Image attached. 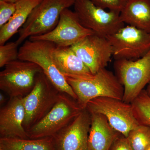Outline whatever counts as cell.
Here are the masks:
<instances>
[{
  "instance_id": "cell-14",
  "label": "cell",
  "mask_w": 150,
  "mask_h": 150,
  "mask_svg": "<svg viewBox=\"0 0 150 150\" xmlns=\"http://www.w3.org/2000/svg\"><path fill=\"white\" fill-rule=\"evenodd\" d=\"M24 97L10 98L0 110V138L29 139L23 127Z\"/></svg>"
},
{
  "instance_id": "cell-15",
  "label": "cell",
  "mask_w": 150,
  "mask_h": 150,
  "mask_svg": "<svg viewBox=\"0 0 150 150\" xmlns=\"http://www.w3.org/2000/svg\"><path fill=\"white\" fill-rule=\"evenodd\" d=\"M88 150H109L121 133L110 126L106 117L100 113H91Z\"/></svg>"
},
{
  "instance_id": "cell-8",
  "label": "cell",
  "mask_w": 150,
  "mask_h": 150,
  "mask_svg": "<svg viewBox=\"0 0 150 150\" xmlns=\"http://www.w3.org/2000/svg\"><path fill=\"white\" fill-rule=\"evenodd\" d=\"M74 6L81 24L97 35L106 37L124 26L120 13L106 11L90 0H74Z\"/></svg>"
},
{
  "instance_id": "cell-4",
  "label": "cell",
  "mask_w": 150,
  "mask_h": 150,
  "mask_svg": "<svg viewBox=\"0 0 150 150\" xmlns=\"http://www.w3.org/2000/svg\"><path fill=\"white\" fill-rule=\"evenodd\" d=\"M74 4V0H42L20 30L16 43L20 45L28 38L53 30L59 23L62 12Z\"/></svg>"
},
{
  "instance_id": "cell-24",
  "label": "cell",
  "mask_w": 150,
  "mask_h": 150,
  "mask_svg": "<svg viewBox=\"0 0 150 150\" xmlns=\"http://www.w3.org/2000/svg\"><path fill=\"white\" fill-rule=\"evenodd\" d=\"M16 10V4L0 1V28L8 22Z\"/></svg>"
},
{
  "instance_id": "cell-26",
  "label": "cell",
  "mask_w": 150,
  "mask_h": 150,
  "mask_svg": "<svg viewBox=\"0 0 150 150\" xmlns=\"http://www.w3.org/2000/svg\"><path fill=\"white\" fill-rule=\"evenodd\" d=\"M6 101V98L4 94L1 93H0V104L1 105L4 104Z\"/></svg>"
},
{
  "instance_id": "cell-2",
  "label": "cell",
  "mask_w": 150,
  "mask_h": 150,
  "mask_svg": "<svg viewBox=\"0 0 150 150\" xmlns=\"http://www.w3.org/2000/svg\"><path fill=\"white\" fill-rule=\"evenodd\" d=\"M56 46L49 41L25 40L19 49L18 59L37 64L60 92L67 93L77 100L76 95L53 60L52 53Z\"/></svg>"
},
{
  "instance_id": "cell-11",
  "label": "cell",
  "mask_w": 150,
  "mask_h": 150,
  "mask_svg": "<svg viewBox=\"0 0 150 150\" xmlns=\"http://www.w3.org/2000/svg\"><path fill=\"white\" fill-rule=\"evenodd\" d=\"M94 33L83 27L74 11L69 8L61 13L58 24L53 30L43 35L31 36V40L49 41L60 46H71Z\"/></svg>"
},
{
  "instance_id": "cell-20",
  "label": "cell",
  "mask_w": 150,
  "mask_h": 150,
  "mask_svg": "<svg viewBox=\"0 0 150 150\" xmlns=\"http://www.w3.org/2000/svg\"><path fill=\"white\" fill-rule=\"evenodd\" d=\"M131 104L139 125L150 126V97L146 90H143Z\"/></svg>"
},
{
  "instance_id": "cell-27",
  "label": "cell",
  "mask_w": 150,
  "mask_h": 150,
  "mask_svg": "<svg viewBox=\"0 0 150 150\" xmlns=\"http://www.w3.org/2000/svg\"><path fill=\"white\" fill-rule=\"evenodd\" d=\"M21 0H0V1L5 2L11 3V4H16Z\"/></svg>"
},
{
  "instance_id": "cell-23",
  "label": "cell",
  "mask_w": 150,
  "mask_h": 150,
  "mask_svg": "<svg viewBox=\"0 0 150 150\" xmlns=\"http://www.w3.org/2000/svg\"><path fill=\"white\" fill-rule=\"evenodd\" d=\"M97 6L120 13L129 0H90Z\"/></svg>"
},
{
  "instance_id": "cell-12",
  "label": "cell",
  "mask_w": 150,
  "mask_h": 150,
  "mask_svg": "<svg viewBox=\"0 0 150 150\" xmlns=\"http://www.w3.org/2000/svg\"><path fill=\"white\" fill-rule=\"evenodd\" d=\"M71 47L93 74L105 68L112 56V46L107 38L95 33Z\"/></svg>"
},
{
  "instance_id": "cell-16",
  "label": "cell",
  "mask_w": 150,
  "mask_h": 150,
  "mask_svg": "<svg viewBox=\"0 0 150 150\" xmlns=\"http://www.w3.org/2000/svg\"><path fill=\"white\" fill-rule=\"evenodd\" d=\"M52 58L57 69L64 76L92 74L71 46H56L52 53Z\"/></svg>"
},
{
  "instance_id": "cell-6",
  "label": "cell",
  "mask_w": 150,
  "mask_h": 150,
  "mask_svg": "<svg viewBox=\"0 0 150 150\" xmlns=\"http://www.w3.org/2000/svg\"><path fill=\"white\" fill-rule=\"evenodd\" d=\"M114 68L115 76L124 88L122 100L131 103L150 83V51L135 61L115 60Z\"/></svg>"
},
{
  "instance_id": "cell-29",
  "label": "cell",
  "mask_w": 150,
  "mask_h": 150,
  "mask_svg": "<svg viewBox=\"0 0 150 150\" xmlns=\"http://www.w3.org/2000/svg\"><path fill=\"white\" fill-rule=\"evenodd\" d=\"M145 150H150V146H149V147Z\"/></svg>"
},
{
  "instance_id": "cell-7",
  "label": "cell",
  "mask_w": 150,
  "mask_h": 150,
  "mask_svg": "<svg viewBox=\"0 0 150 150\" xmlns=\"http://www.w3.org/2000/svg\"><path fill=\"white\" fill-rule=\"evenodd\" d=\"M4 67L0 72V89L10 98L27 95L34 87L36 76L42 71L37 64L19 59Z\"/></svg>"
},
{
  "instance_id": "cell-5",
  "label": "cell",
  "mask_w": 150,
  "mask_h": 150,
  "mask_svg": "<svg viewBox=\"0 0 150 150\" xmlns=\"http://www.w3.org/2000/svg\"><path fill=\"white\" fill-rule=\"evenodd\" d=\"M60 93L43 71L38 74L34 87L24 97L25 117L23 127L25 131L47 115L57 102Z\"/></svg>"
},
{
  "instance_id": "cell-28",
  "label": "cell",
  "mask_w": 150,
  "mask_h": 150,
  "mask_svg": "<svg viewBox=\"0 0 150 150\" xmlns=\"http://www.w3.org/2000/svg\"><path fill=\"white\" fill-rule=\"evenodd\" d=\"M146 91L147 92L148 94L149 95V96L150 97V83L149 85L148 86Z\"/></svg>"
},
{
  "instance_id": "cell-3",
  "label": "cell",
  "mask_w": 150,
  "mask_h": 150,
  "mask_svg": "<svg viewBox=\"0 0 150 150\" xmlns=\"http://www.w3.org/2000/svg\"><path fill=\"white\" fill-rule=\"evenodd\" d=\"M76 100L60 92L57 102L47 115L27 131L30 139L53 137L83 110Z\"/></svg>"
},
{
  "instance_id": "cell-25",
  "label": "cell",
  "mask_w": 150,
  "mask_h": 150,
  "mask_svg": "<svg viewBox=\"0 0 150 150\" xmlns=\"http://www.w3.org/2000/svg\"><path fill=\"white\" fill-rule=\"evenodd\" d=\"M109 150H133L126 137L121 134L115 140Z\"/></svg>"
},
{
  "instance_id": "cell-10",
  "label": "cell",
  "mask_w": 150,
  "mask_h": 150,
  "mask_svg": "<svg viewBox=\"0 0 150 150\" xmlns=\"http://www.w3.org/2000/svg\"><path fill=\"white\" fill-rule=\"evenodd\" d=\"M115 60L138 59L150 51V33L131 25L121 28L106 37Z\"/></svg>"
},
{
  "instance_id": "cell-17",
  "label": "cell",
  "mask_w": 150,
  "mask_h": 150,
  "mask_svg": "<svg viewBox=\"0 0 150 150\" xmlns=\"http://www.w3.org/2000/svg\"><path fill=\"white\" fill-rule=\"evenodd\" d=\"M120 15L124 23L150 33V0H129Z\"/></svg>"
},
{
  "instance_id": "cell-9",
  "label": "cell",
  "mask_w": 150,
  "mask_h": 150,
  "mask_svg": "<svg viewBox=\"0 0 150 150\" xmlns=\"http://www.w3.org/2000/svg\"><path fill=\"white\" fill-rule=\"evenodd\" d=\"M86 108L90 113L104 115L110 126L126 138L129 132L139 125L131 103L121 100L100 97L90 100Z\"/></svg>"
},
{
  "instance_id": "cell-22",
  "label": "cell",
  "mask_w": 150,
  "mask_h": 150,
  "mask_svg": "<svg viewBox=\"0 0 150 150\" xmlns=\"http://www.w3.org/2000/svg\"><path fill=\"white\" fill-rule=\"evenodd\" d=\"M18 44L10 42L0 46V67H4L8 63L18 59Z\"/></svg>"
},
{
  "instance_id": "cell-18",
  "label": "cell",
  "mask_w": 150,
  "mask_h": 150,
  "mask_svg": "<svg viewBox=\"0 0 150 150\" xmlns=\"http://www.w3.org/2000/svg\"><path fill=\"white\" fill-rule=\"evenodd\" d=\"M42 0H21L16 4V10L8 22L0 29V46L4 45L19 32L26 22L31 12Z\"/></svg>"
},
{
  "instance_id": "cell-19",
  "label": "cell",
  "mask_w": 150,
  "mask_h": 150,
  "mask_svg": "<svg viewBox=\"0 0 150 150\" xmlns=\"http://www.w3.org/2000/svg\"><path fill=\"white\" fill-rule=\"evenodd\" d=\"M0 150H56L53 138L38 139L0 138Z\"/></svg>"
},
{
  "instance_id": "cell-21",
  "label": "cell",
  "mask_w": 150,
  "mask_h": 150,
  "mask_svg": "<svg viewBox=\"0 0 150 150\" xmlns=\"http://www.w3.org/2000/svg\"><path fill=\"white\" fill-rule=\"evenodd\" d=\"M127 139L133 150H145L150 146V126L139 125L129 132Z\"/></svg>"
},
{
  "instance_id": "cell-1",
  "label": "cell",
  "mask_w": 150,
  "mask_h": 150,
  "mask_svg": "<svg viewBox=\"0 0 150 150\" xmlns=\"http://www.w3.org/2000/svg\"><path fill=\"white\" fill-rule=\"evenodd\" d=\"M65 77L76 95L77 101L83 109L86 108L90 100L100 97L123 99V86L117 76L105 68L94 74L65 76Z\"/></svg>"
},
{
  "instance_id": "cell-13",
  "label": "cell",
  "mask_w": 150,
  "mask_h": 150,
  "mask_svg": "<svg viewBox=\"0 0 150 150\" xmlns=\"http://www.w3.org/2000/svg\"><path fill=\"white\" fill-rule=\"evenodd\" d=\"M91 114L86 108L52 137L56 150H88Z\"/></svg>"
}]
</instances>
